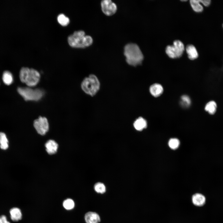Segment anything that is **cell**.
<instances>
[{"label":"cell","instance_id":"1","mask_svg":"<svg viewBox=\"0 0 223 223\" xmlns=\"http://www.w3.org/2000/svg\"><path fill=\"white\" fill-rule=\"evenodd\" d=\"M124 54L127 63L131 66H135L140 64L143 59V54L136 44L130 43L126 45Z\"/></svg>","mask_w":223,"mask_h":223},{"label":"cell","instance_id":"2","mask_svg":"<svg viewBox=\"0 0 223 223\" xmlns=\"http://www.w3.org/2000/svg\"><path fill=\"white\" fill-rule=\"evenodd\" d=\"M68 41L71 47L76 48H84L91 45L93 42L92 37L85 35L84 31L81 30L75 31L68 37Z\"/></svg>","mask_w":223,"mask_h":223},{"label":"cell","instance_id":"3","mask_svg":"<svg viewBox=\"0 0 223 223\" xmlns=\"http://www.w3.org/2000/svg\"><path fill=\"white\" fill-rule=\"evenodd\" d=\"M100 85L97 77L94 75L91 74L83 80L81 84V88L86 94L94 96L99 90Z\"/></svg>","mask_w":223,"mask_h":223},{"label":"cell","instance_id":"4","mask_svg":"<svg viewBox=\"0 0 223 223\" xmlns=\"http://www.w3.org/2000/svg\"><path fill=\"white\" fill-rule=\"evenodd\" d=\"M17 91L26 101H38L44 94V92L42 90L33 89L29 87H18Z\"/></svg>","mask_w":223,"mask_h":223},{"label":"cell","instance_id":"5","mask_svg":"<svg viewBox=\"0 0 223 223\" xmlns=\"http://www.w3.org/2000/svg\"><path fill=\"white\" fill-rule=\"evenodd\" d=\"M183 44L181 41L177 40L173 42L172 46H168L166 49V53L170 58L173 59L178 58L182 55L184 50Z\"/></svg>","mask_w":223,"mask_h":223},{"label":"cell","instance_id":"6","mask_svg":"<svg viewBox=\"0 0 223 223\" xmlns=\"http://www.w3.org/2000/svg\"><path fill=\"white\" fill-rule=\"evenodd\" d=\"M33 126L37 133L41 135L46 134L49 129V124L47 119L39 116L33 122Z\"/></svg>","mask_w":223,"mask_h":223},{"label":"cell","instance_id":"7","mask_svg":"<svg viewBox=\"0 0 223 223\" xmlns=\"http://www.w3.org/2000/svg\"><path fill=\"white\" fill-rule=\"evenodd\" d=\"M40 78V74L37 70L33 68H29L25 83L29 87H34L39 83Z\"/></svg>","mask_w":223,"mask_h":223},{"label":"cell","instance_id":"8","mask_svg":"<svg viewBox=\"0 0 223 223\" xmlns=\"http://www.w3.org/2000/svg\"><path fill=\"white\" fill-rule=\"evenodd\" d=\"M101 7L103 12L107 16L113 15L117 11L116 5L110 0L102 1L101 2Z\"/></svg>","mask_w":223,"mask_h":223},{"label":"cell","instance_id":"9","mask_svg":"<svg viewBox=\"0 0 223 223\" xmlns=\"http://www.w3.org/2000/svg\"><path fill=\"white\" fill-rule=\"evenodd\" d=\"M84 219L86 223H99L100 217L97 212L93 211L87 212L85 214Z\"/></svg>","mask_w":223,"mask_h":223},{"label":"cell","instance_id":"10","mask_svg":"<svg viewBox=\"0 0 223 223\" xmlns=\"http://www.w3.org/2000/svg\"><path fill=\"white\" fill-rule=\"evenodd\" d=\"M193 203L195 206L201 207L203 206L206 202V198L201 194L197 193L194 194L192 197Z\"/></svg>","mask_w":223,"mask_h":223},{"label":"cell","instance_id":"11","mask_svg":"<svg viewBox=\"0 0 223 223\" xmlns=\"http://www.w3.org/2000/svg\"><path fill=\"white\" fill-rule=\"evenodd\" d=\"M46 150L50 155H53L56 153L58 145L54 140H49L45 144Z\"/></svg>","mask_w":223,"mask_h":223},{"label":"cell","instance_id":"12","mask_svg":"<svg viewBox=\"0 0 223 223\" xmlns=\"http://www.w3.org/2000/svg\"><path fill=\"white\" fill-rule=\"evenodd\" d=\"M149 90L153 96L157 97L160 96L162 94L163 88L160 84L155 83L150 86Z\"/></svg>","mask_w":223,"mask_h":223},{"label":"cell","instance_id":"13","mask_svg":"<svg viewBox=\"0 0 223 223\" xmlns=\"http://www.w3.org/2000/svg\"><path fill=\"white\" fill-rule=\"evenodd\" d=\"M186 52L190 60L196 59L199 56L198 51L195 47L192 45H189L186 48Z\"/></svg>","mask_w":223,"mask_h":223},{"label":"cell","instance_id":"14","mask_svg":"<svg viewBox=\"0 0 223 223\" xmlns=\"http://www.w3.org/2000/svg\"><path fill=\"white\" fill-rule=\"evenodd\" d=\"M11 218L14 221H17L22 218V214L20 210L18 208L14 207L10 210Z\"/></svg>","mask_w":223,"mask_h":223},{"label":"cell","instance_id":"15","mask_svg":"<svg viewBox=\"0 0 223 223\" xmlns=\"http://www.w3.org/2000/svg\"><path fill=\"white\" fill-rule=\"evenodd\" d=\"M146 120L142 117L137 119L133 123L134 128L138 131H141L147 126Z\"/></svg>","mask_w":223,"mask_h":223},{"label":"cell","instance_id":"16","mask_svg":"<svg viewBox=\"0 0 223 223\" xmlns=\"http://www.w3.org/2000/svg\"><path fill=\"white\" fill-rule=\"evenodd\" d=\"M217 105L216 103L213 101H211L208 102L205 107V110L209 114L213 115L216 111Z\"/></svg>","mask_w":223,"mask_h":223},{"label":"cell","instance_id":"17","mask_svg":"<svg viewBox=\"0 0 223 223\" xmlns=\"http://www.w3.org/2000/svg\"><path fill=\"white\" fill-rule=\"evenodd\" d=\"M2 79L4 83L7 85L11 84L13 80L12 73L8 71H5L3 72Z\"/></svg>","mask_w":223,"mask_h":223},{"label":"cell","instance_id":"18","mask_svg":"<svg viewBox=\"0 0 223 223\" xmlns=\"http://www.w3.org/2000/svg\"><path fill=\"white\" fill-rule=\"evenodd\" d=\"M0 147L5 150L8 147V141L6 134L3 132H0Z\"/></svg>","mask_w":223,"mask_h":223},{"label":"cell","instance_id":"19","mask_svg":"<svg viewBox=\"0 0 223 223\" xmlns=\"http://www.w3.org/2000/svg\"><path fill=\"white\" fill-rule=\"evenodd\" d=\"M191 6L193 10L197 12H200L203 10V7L199 0H191L190 1Z\"/></svg>","mask_w":223,"mask_h":223},{"label":"cell","instance_id":"20","mask_svg":"<svg viewBox=\"0 0 223 223\" xmlns=\"http://www.w3.org/2000/svg\"><path fill=\"white\" fill-rule=\"evenodd\" d=\"M57 20L59 23L63 26H67L70 22L69 18L63 13L60 14L58 15Z\"/></svg>","mask_w":223,"mask_h":223},{"label":"cell","instance_id":"21","mask_svg":"<svg viewBox=\"0 0 223 223\" xmlns=\"http://www.w3.org/2000/svg\"><path fill=\"white\" fill-rule=\"evenodd\" d=\"M94 189L97 193L104 194L106 191V187L104 184L100 182L96 183L94 186Z\"/></svg>","mask_w":223,"mask_h":223},{"label":"cell","instance_id":"22","mask_svg":"<svg viewBox=\"0 0 223 223\" xmlns=\"http://www.w3.org/2000/svg\"><path fill=\"white\" fill-rule=\"evenodd\" d=\"M191 103L190 98L187 95H183L181 98L180 104L183 108H187L189 107Z\"/></svg>","mask_w":223,"mask_h":223},{"label":"cell","instance_id":"23","mask_svg":"<svg viewBox=\"0 0 223 223\" xmlns=\"http://www.w3.org/2000/svg\"><path fill=\"white\" fill-rule=\"evenodd\" d=\"M63 206L66 209L70 210L73 209L75 206V203L73 200L70 199H68L64 200L63 203Z\"/></svg>","mask_w":223,"mask_h":223},{"label":"cell","instance_id":"24","mask_svg":"<svg viewBox=\"0 0 223 223\" xmlns=\"http://www.w3.org/2000/svg\"><path fill=\"white\" fill-rule=\"evenodd\" d=\"M168 144L171 148L175 149L178 147L180 144V142L177 138H173L169 140Z\"/></svg>","mask_w":223,"mask_h":223},{"label":"cell","instance_id":"25","mask_svg":"<svg viewBox=\"0 0 223 223\" xmlns=\"http://www.w3.org/2000/svg\"><path fill=\"white\" fill-rule=\"evenodd\" d=\"M201 3L205 7L209 6L211 4L210 0H199Z\"/></svg>","mask_w":223,"mask_h":223},{"label":"cell","instance_id":"26","mask_svg":"<svg viewBox=\"0 0 223 223\" xmlns=\"http://www.w3.org/2000/svg\"><path fill=\"white\" fill-rule=\"evenodd\" d=\"M0 223H10L7 220L6 216L5 215L0 216Z\"/></svg>","mask_w":223,"mask_h":223},{"label":"cell","instance_id":"27","mask_svg":"<svg viewBox=\"0 0 223 223\" xmlns=\"http://www.w3.org/2000/svg\"><path fill=\"white\" fill-rule=\"evenodd\" d=\"M222 27H223V24H222Z\"/></svg>","mask_w":223,"mask_h":223}]
</instances>
